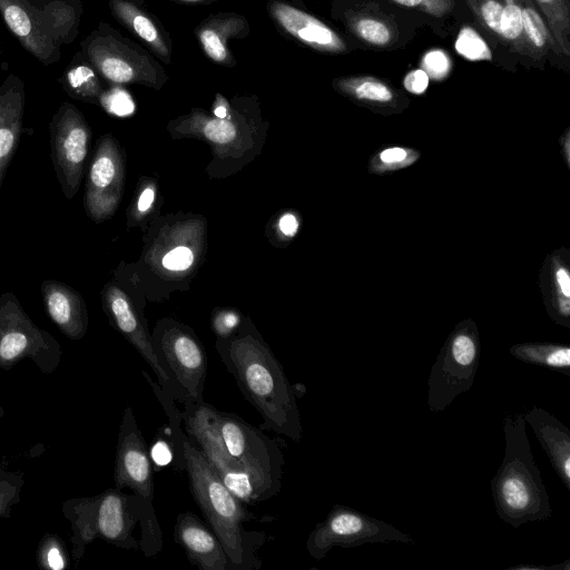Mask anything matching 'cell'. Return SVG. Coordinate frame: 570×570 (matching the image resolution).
<instances>
[{
	"instance_id": "obj_1",
	"label": "cell",
	"mask_w": 570,
	"mask_h": 570,
	"mask_svg": "<svg viewBox=\"0 0 570 570\" xmlns=\"http://www.w3.org/2000/svg\"><path fill=\"white\" fill-rule=\"evenodd\" d=\"M216 348L242 394L261 414V428L299 441L303 428L293 386L257 332L245 328L219 337Z\"/></svg>"
},
{
	"instance_id": "obj_2",
	"label": "cell",
	"mask_w": 570,
	"mask_h": 570,
	"mask_svg": "<svg viewBox=\"0 0 570 570\" xmlns=\"http://www.w3.org/2000/svg\"><path fill=\"white\" fill-rule=\"evenodd\" d=\"M183 465L190 492L207 524L222 542L230 570H259L263 562L258 550L266 542V534L245 527L256 517L228 490L186 433H183Z\"/></svg>"
},
{
	"instance_id": "obj_3",
	"label": "cell",
	"mask_w": 570,
	"mask_h": 570,
	"mask_svg": "<svg viewBox=\"0 0 570 570\" xmlns=\"http://www.w3.org/2000/svg\"><path fill=\"white\" fill-rule=\"evenodd\" d=\"M503 432L504 456L490 482L498 517L513 528L549 519L552 508L531 451L523 414L505 415Z\"/></svg>"
},
{
	"instance_id": "obj_4",
	"label": "cell",
	"mask_w": 570,
	"mask_h": 570,
	"mask_svg": "<svg viewBox=\"0 0 570 570\" xmlns=\"http://www.w3.org/2000/svg\"><path fill=\"white\" fill-rule=\"evenodd\" d=\"M62 513L70 522L72 558H82L86 547L95 539L127 550L140 549L134 529L141 518V503L137 495L108 489L89 498H75L62 503Z\"/></svg>"
},
{
	"instance_id": "obj_5",
	"label": "cell",
	"mask_w": 570,
	"mask_h": 570,
	"mask_svg": "<svg viewBox=\"0 0 570 570\" xmlns=\"http://www.w3.org/2000/svg\"><path fill=\"white\" fill-rule=\"evenodd\" d=\"M114 481L117 489L128 488L140 500V549L146 557L157 554L163 548V534L153 505L154 469L146 442L129 404L126 405L119 426Z\"/></svg>"
},
{
	"instance_id": "obj_6",
	"label": "cell",
	"mask_w": 570,
	"mask_h": 570,
	"mask_svg": "<svg viewBox=\"0 0 570 570\" xmlns=\"http://www.w3.org/2000/svg\"><path fill=\"white\" fill-rule=\"evenodd\" d=\"M216 425L228 453L252 480L258 501L277 494L284 455L276 441L233 413L217 410Z\"/></svg>"
},
{
	"instance_id": "obj_7",
	"label": "cell",
	"mask_w": 570,
	"mask_h": 570,
	"mask_svg": "<svg viewBox=\"0 0 570 570\" xmlns=\"http://www.w3.org/2000/svg\"><path fill=\"white\" fill-rule=\"evenodd\" d=\"M85 51L95 69L114 83L159 90L168 80L165 68L149 50L108 24L92 32Z\"/></svg>"
},
{
	"instance_id": "obj_8",
	"label": "cell",
	"mask_w": 570,
	"mask_h": 570,
	"mask_svg": "<svg viewBox=\"0 0 570 570\" xmlns=\"http://www.w3.org/2000/svg\"><path fill=\"white\" fill-rule=\"evenodd\" d=\"M30 358L45 374L53 373L62 348L47 331L38 327L11 292L0 294V368L10 370Z\"/></svg>"
},
{
	"instance_id": "obj_9",
	"label": "cell",
	"mask_w": 570,
	"mask_h": 570,
	"mask_svg": "<svg viewBox=\"0 0 570 570\" xmlns=\"http://www.w3.org/2000/svg\"><path fill=\"white\" fill-rule=\"evenodd\" d=\"M153 342L170 380L174 400L181 404L204 401L207 356L193 332L176 323H164L153 336Z\"/></svg>"
},
{
	"instance_id": "obj_10",
	"label": "cell",
	"mask_w": 570,
	"mask_h": 570,
	"mask_svg": "<svg viewBox=\"0 0 570 570\" xmlns=\"http://www.w3.org/2000/svg\"><path fill=\"white\" fill-rule=\"evenodd\" d=\"M400 542L413 544V539L382 520L351 507L335 504L324 521L317 523L306 540L309 556L326 557L333 547L353 548L366 543Z\"/></svg>"
},
{
	"instance_id": "obj_11",
	"label": "cell",
	"mask_w": 570,
	"mask_h": 570,
	"mask_svg": "<svg viewBox=\"0 0 570 570\" xmlns=\"http://www.w3.org/2000/svg\"><path fill=\"white\" fill-rule=\"evenodd\" d=\"M480 362V344L473 331L461 328L452 334L428 379V406L432 412L445 410L454 399L474 383Z\"/></svg>"
},
{
	"instance_id": "obj_12",
	"label": "cell",
	"mask_w": 570,
	"mask_h": 570,
	"mask_svg": "<svg viewBox=\"0 0 570 570\" xmlns=\"http://www.w3.org/2000/svg\"><path fill=\"white\" fill-rule=\"evenodd\" d=\"M181 421L189 439L216 470L224 484L245 504L259 502L254 484L228 453L216 425L213 405L200 401L183 404Z\"/></svg>"
},
{
	"instance_id": "obj_13",
	"label": "cell",
	"mask_w": 570,
	"mask_h": 570,
	"mask_svg": "<svg viewBox=\"0 0 570 570\" xmlns=\"http://www.w3.org/2000/svg\"><path fill=\"white\" fill-rule=\"evenodd\" d=\"M90 136V127L73 105L63 104L51 120V159L62 194L68 200L79 189Z\"/></svg>"
},
{
	"instance_id": "obj_14",
	"label": "cell",
	"mask_w": 570,
	"mask_h": 570,
	"mask_svg": "<svg viewBox=\"0 0 570 570\" xmlns=\"http://www.w3.org/2000/svg\"><path fill=\"white\" fill-rule=\"evenodd\" d=\"M124 159L117 141L105 135L92 158L85 193V209L95 222H102L116 212L122 196Z\"/></svg>"
},
{
	"instance_id": "obj_15",
	"label": "cell",
	"mask_w": 570,
	"mask_h": 570,
	"mask_svg": "<svg viewBox=\"0 0 570 570\" xmlns=\"http://www.w3.org/2000/svg\"><path fill=\"white\" fill-rule=\"evenodd\" d=\"M266 10L277 30L301 46L327 55L348 51L345 39L323 20L287 0H267Z\"/></svg>"
},
{
	"instance_id": "obj_16",
	"label": "cell",
	"mask_w": 570,
	"mask_h": 570,
	"mask_svg": "<svg viewBox=\"0 0 570 570\" xmlns=\"http://www.w3.org/2000/svg\"><path fill=\"white\" fill-rule=\"evenodd\" d=\"M102 302L112 325L151 367L161 390L173 397V386L158 360L153 336L138 317L128 296L118 286L108 285L102 292Z\"/></svg>"
},
{
	"instance_id": "obj_17",
	"label": "cell",
	"mask_w": 570,
	"mask_h": 570,
	"mask_svg": "<svg viewBox=\"0 0 570 570\" xmlns=\"http://www.w3.org/2000/svg\"><path fill=\"white\" fill-rule=\"evenodd\" d=\"M174 539L190 563L202 570H230L225 549L213 532L195 513H179L174 527Z\"/></svg>"
},
{
	"instance_id": "obj_18",
	"label": "cell",
	"mask_w": 570,
	"mask_h": 570,
	"mask_svg": "<svg viewBox=\"0 0 570 570\" xmlns=\"http://www.w3.org/2000/svg\"><path fill=\"white\" fill-rule=\"evenodd\" d=\"M194 33L199 48L212 62L233 68L237 65V59L229 49V41L247 38L250 24L244 14L223 11L212 13L202 20Z\"/></svg>"
},
{
	"instance_id": "obj_19",
	"label": "cell",
	"mask_w": 570,
	"mask_h": 570,
	"mask_svg": "<svg viewBox=\"0 0 570 570\" xmlns=\"http://www.w3.org/2000/svg\"><path fill=\"white\" fill-rule=\"evenodd\" d=\"M109 7L116 20L141 40L160 62H171L170 35L160 20L144 6L142 0H109Z\"/></svg>"
},
{
	"instance_id": "obj_20",
	"label": "cell",
	"mask_w": 570,
	"mask_h": 570,
	"mask_svg": "<svg viewBox=\"0 0 570 570\" xmlns=\"http://www.w3.org/2000/svg\"><path fill=\"white\" fill-rule=\"evenodd\" d=\"M45 308L60 332L70 340H81L88 328V312L81 295L56 279L41 284Z\"/></svg>"
},
{
	"instance_id": "obj_21",
	"label": "cell",
	"mask_w": 570,
	"mask_h": 570,
	"mask_svg": "<svg viewBox=\"0 0 570 570\" xmlns=\"http://www.w3.org/2000/svg\"><path fill=\"white\" fill-rule=\"evenodd\" d=\"M559 479L570 491V430L548 411L532 406L523 414Z\"/></svg>"
},
{
	"instance_id": "obj_22",
	"label": "cell",
	"mask_w": 570,
	"mask_h": 570,
	"mask_svg": "<svg viewBox=\"0 0 570 570\" xmlns=\"http://www.w3.org/2000/svg\"><path fill=\"white\" fill-rule=\"evenodd\" d=\"M23 91L18 86L0 90V188L18 147L22 127Z\"/></svg>"
},
{
	"instance_id": "obj_23",
	"label": "cell",
	"mask_w": 570,
	"mask_h": 570,
	"mask_svg": "<svg viewBox=\"0 0 570 570\" xmlns=\"http://www.w3.org/2000/svg\"><path fill=\"white\" fill-rule=\"evenodd\" d=\"M341 19L348 32L365 45L386 48L397 40L396 28L391 21L372 12L346 10Z\"/></svg>"
},
{
	"instance_id": "obj_24",
	"label": "cell",
	"mask_w": 570,
	"mask_h": 570,
	"mask_svg": "<svg viewBox=\"0 0 570 570\" xmlns=\"http://www.w3.org/2000/svg\"><path fill=\"white\" fill-rule=\"evenodd\" d=\"M233 109L225 118L207 115L204 110L195 109L189 115L177 120L178 130L200 134L209 141L224 145L235 140L239 134V116L234 117Z\"/></svg>"
},
{
	"instance_id": "obj_25",
	"label": "cell",
	"mask_w": 570,
	"mask_h": 570,
	"mask_svg": "<svg viewBox=\"0 0 570 570\" xmlns=\"http://www.w3.org/2000/svg\"><path fill=\"white\" fill-rule=\"evenodd\" d=\"M511 355L523 363L543 366L570 375V346L550 343L517 344Z\"/></svg>"
},
{
	"instance_id": "obj_26",
	"label": "cell",
	"mask_w": 570,
	"mask_h": 570,
	"mask_svg": "<svg viewBox=\"0 0 570 570\" xmlns=\"http://www.w3.org/2000/svg\"><path fill=\"white\" fill-rule=\"evenodd\" d=\"M518 3L534 60H541L549 51L557 56H563L534 2L532 0H518Z\"/></svg>"
},
{
	"instance_id": "obj_27",
	"label": "cell",
	"mask_w": 570,
	"mask_h": 570,
	"mask_svg": "<svg viewBox=\"0 0 570 570\" xmlns=\"http://www.w3.org/2000/svg\"><path fill=\"white\" fill-rule=\"evenodd\" d=\"M332 83L337 91L362 101L389 104L395 98L394 89L386 81L373 76L340 77Z\"/></svg>"
},
{
	"instance_id": "obj_28",
	"label": "cell",
	"mask_w": 570,
	"mask_h": 570,
	"mask_svg": "<svg viewBox=\"0 0 570 570\" xmlns=\"http://www.w3.org/2000/svg\"><path fill=\"white\" fill-rule=\"evenodd\" d=\"M561 49L570 55V0H532Z\"/></svg>"
},
{
	"instance_id": "obj_29",
	"label": "cell",
	"mask_w": 570,
	"mask_h": 570,
	"mask_svg": "<svg viewBox=\"0 0 570 570\" xmlns=\"http://www.w3.org/2000/svg\"><path fill=\"white\" fill-rule=\"evenodd\" d=\"M503 10L500 20V40L510 50L534 59L533 51L524 32L518 0H502Z\"/></svg>"
},
{
	"instance_id": "obj_30",
	"label": "cell",
	"mask_w": 570,
	"mask_h": 570,
	"mask_svg": "<svg viewBox=\"0 0 570 570\" xmlns=\"http://www.w3.org/2000/svg\"><path fill=\"white\" fill-rule=\"evenodd\" d=\"M67 82L73 96L88 101L100 100L102 88L94 69L78 65L67 73Z\"/></svg>"
},
{
	"instance_id": "obj_31",
	"label": "cell",
	"mask_w": 570,
	"mask_h": 570,
	"mask_svg": "<svg viewBox=\"0 0 570 570\" xmlns=\"http://www.w3.org/2000/svg\"><path fill=\"white\" fill-rule=\"evenodd\" d=\"M37 562L45 570H65L68 559L63 541L56 534L43 535L37 550Z\"/></svg>"
},
{
	"instance_id": "obj_32",
	"label": "cell",
	"mask_w": 570,
	"mask_h": 570,
	"mask_svg": "<svg viewBox=\"0 0 570 570\" xmlns=\"http://www.w3.org/2000/svg\"><path fill=\"white\" fill-rule=\"evenodd\" d=\"M0 10L9 29L28 43L33 23L26 9L16 0H0Z\"/></svg>"
},
{
	"instance_id": "obj_33",
	"label": "cell",
	"mask_w": 570,
	"mask_h": 570,
	"mask_svg": "<svg viewBox=\"0 0 570 570\" xmlns=\"http://www.w3.org/2000/svg\"><path fill=\"white\" fill-rule=\"evenodd\" d=\"M24 481L20 474L0 466V518H9L11 509L20 501Z\"/></svg>"
},
{
	"instance_id": "obj_34",
	"label": "cell",
	"mask_w": 570,
	"mask_h": 570,
	"mask_svg": "<svg viewBox=\"0 0 570 570\" xmlns=\"http://www.w3.org/2000/svg\"><path fill=\"white\" fill-rule=\"evenodd\" d=\"M466 3L487 31L500 39L502 0H466Z\"/></svg>"
},
{
	"instance_id": "obj_35",
	"label": "cell",
	"mask_w": 570,
	"mask_h": 570,
	"mask_svg": "<svg viewBox=\"0 0 570 570\" xmlns=\"http://www.w3.org/2000/svg\"><path fill=\"white\" fill-rule=\"evenodd\" d=\"M458 51L472 60L489 59L490 51L485 42L470 29H463L456 41Z\"/></svg>"
},
{
	"instance_id": "obj_36",
	"label": "cell",
	"mask_w": 570,
	"mask_h": 570,
	"mask_svg": "<svg viewBox=\"0 0 570 570\" xmlns=\"http://www.w3.org/2000/svg\"><path fill=\"white\" fill-rule=\"evenodd\" d=\"M100 102L108 112L119 117L131 115L135 110L130 95L120 88L102 92Z\"/></svg>"
},
{
	"instance_id": "obj_37",
	"label": "cell",
	"mask_w": 570,
	"mask_h": 570,
	"mask_svg": "<svg viewBox=\"0 0 570 570\" xmlns=\"http://www.w3.org/2000/svg\"><path fill=\"white\" fill-rule=\"evenodd\" d=\"M399 6L419 10L435 18L449 14L454 8V0H390Z\"/></svg>"
},
{
	"instance_id": "obj_38",
	"label": "cell",
	"mask_w": 570,
	"mask_h": 570,
	"mask_svg": "<svg viewBox=\"0 0 570 570\" xmlns=\"http://www.w3.org/2000/svg\"><path fill=\"white\" fill-rule=\"evenodd\" d=\"M193 263L194 254L185 246H178L163 257V266L169 271H186Z\"/></svg>"
},
{
	"instance_id": "obj_39",
	"label": "cell",
	"mask_w": 570,
	"mask_h": 570,
	"mask_svg": "<svg viewBox=\"0 0 570 570\" xmlns=\"http://www.w3.org/2000/svg\"><path fill=\"white\" fill-rule=\"evenodd\" d=\"M423 68L425 73L433 78H442L450 69V60L442 51H431L423 59Z\"/></svg>"
},
{
	"instance_id": "obj_40",
	"label": "cell",
	"mask_w": 570,
	"mask_h": 570,
	"mask_svg": "<svg viewBox=\"0 0 570 570\" xmlns=\"http://www.w3.org/2000/svg\"><path fill=\"white\" fill-rule=\"evenodd\" d=\"M239 317L236 313L224 312L216 316L214 327L219 337L232 335L238 325Z\"/></svg>"
},
{
	"instance_id": "obj_41",
	"label": "cell",
	"mask_w": 570,
	"mask_h": 570,
	"mask_svg": "<svg viewBox=\"0 0 570 570\" xmlns=\"http://www.w3.org/2000/svg\"><path fill=\"white\" fill-rule=\"evenodd\" d=\"M428 86L429 77L424 70H412L404 78V87L412 94H422Z\"/></svg>"
},
{
	"instance_id": "obj_42",
	"label": "cell",
	"mask_w": 570,
	"mask_h": 570,
	"mask_svg": "<svg viewBox=\"0 0 570 570\" xmlns=\"http://www.w3.org/2000/svg\"><path fill=\"white\" fill-rule=\"evenodd\" d=\"M278 228L285 236H294L298 229L297 218L291 213L284 214L278 220Z\"/></svg>"
},
{
	"instance_id": "obj_43",
	"label": "cell",
	"mask_w": 570,
	"mask_h": 570,
	"mask_svg": "<svg viewBox=\"0 0 570 570\" xmlns=\"http://www.w3.org/2000/svg\"><path fill=\"white\" fill-rule=\"evenodd\" d=\"M406 151L403 148L394 147L383 150L380 158L383 163L393 164L404 160Z\"/></svg>"
},
{
	"instance_id": "obj_44",
	"label": "cell",
	"mask_w": 570,
	"mask_h": 570,
	"mask_svg": "<svg viewBox=\"0 0 570 570\" xmlns=\"http://www.w3.org/2000/svg\"><path fill=\"white\" fill-rule=\"evenodd\" d=\"M509 570H570V560H566L562 563L554 566H533V564H520L509 568Z\"/></svg>"
},
{
	"instance_id": "obj_45",
	"label": "cell",
	"mask_w": 570,
	"mask_h": 570,
	"mask_svg": "<svg viewBox=\"0 0 570 570\" xmlns=\"http://www.w3.org/2000/svg\"><path fill=\"white\" fill-rule=\"evenodd\" d=\"M155 199L154 188L148 187L142 190L137 202V209L140 213L147 212Z\"/></svg>"
},
{
	"instance_id": "obj_46",
	"label": "cell",
	"mask_w": 570,
	"mask_h": 570,
	"mask_svg": "<svg viewBox=\"0 0 570 570\" xmlns=\"http://www.w3.org/2000/svg\"><path fill=\"white\" fill-rule=\"evenodd\" d=\"M558 285L566 297L570 296V279L566 269L560 268L557 271Z\"/></svg>"
},
{
	"instance_id": "obj_47",
	"label": "cell",
	"mask_w": 570,
	"mask_h": 570,
	"mask_svg": "<svg viewBox=\"0 0 570 570\" xmlns=\"http://www.w3.org/2000/svg\"><path fill=\"white\" fill-rule=\"evenodd\" d=\"M170 2H174V3H178V4H187V6H198V4H210L213 2H216V1H220V0H168Z\"/></svg>"
},
{
	"instance_id": "obj_48",
	"label": "cell",
	"mask_w": 570,
	"mask_h": 570,
	"mask_svg": "<svg viewBox=\"0 0 570 570\" xmlns=\"http://www.w3.org/2000/svg\"><path fill=\"white\" fill-rule=\"evenodd\" d=\"M3 414H4V410H3V407L0 405V417H2V416H3Z\"/></svg>"
}]
</instances>
